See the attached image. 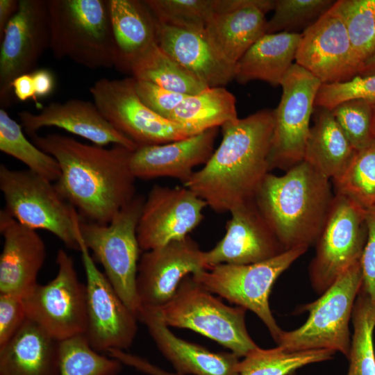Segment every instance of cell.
<instances>
[{
  "label": "cell",
  "instance_id": "1",
  "mask_svg": "<svg viewBox=\"0 0 375 375\" xmlns=\"http://www.w3.org/2000/svg\"><path fill=\"white\" fill-rule=\"evenodd\" d=\"M31 137L59 163L61 174L55 185L81 219L107 224L137 195L130 167L133 151L90 145L58 133Z\"/></svg>",
  "mask_w": 375,
  "mask_h": 375
},
{
  "label": "cell",
  "instance_id": "2",
  "mask_svg": "<svg viewBox=\"0 0 375 375\" xmlns=\"http://www.w3.org/2000/svg\"><path fill=\"white\" fill-rule=\"evenodd\" d=\"M273 110L263 109L222 126V140L203 167L183 186L213 211L224 213L253 201L270 172Z\"/></svg>",
  "mask_w": 375,
  "mask_h": 375
},
{
  "label": "cell",
  "instance_id": "3",
  "mask_svg": "<svg viewBox=\"0 0 375 375\" xmlns=\"http://www.w3.org/2000/svg\"><path fill=\"white\" fill-rule=\"evenodd\" d=\"M333 197L330 179L303 160L283 175L269 172L254 201L287 251L316 242Z\"/></svg>",
  "mask_w": 375,
  "mask_h": 375
},
{
  "label": "cell",
  "instance_id": "4",
  "mask_svg": "<svg viewBox=\"0 0 375 375\" xmlns=\"http://www.w3.org/2000/svg\"><path fill=\"white\" fill-rule=\"evenodd\" d=\"M50 47L90 69L111 68L116 60L108 0H47Z\"/></svg>",
  "mask_w": 375,
  "mask_h": 375
},
{
  "label": "cell",
  "instance_id": "5",
  "mask_svg": "<svg viewBox=\"0 0 375 375\" xmlns=\"http://www.w3.org/2000/svg\"><path fill=\"white\" fill-rule=\"evenodd\" d=\"M0 190L4 210L22 224L53 234L65 245L80 251V216L55 184L29 169L0 165Z\"/></svg>",
  "mask_w": 375,
  "mask_h": 375
},
{
  "label": "cell",
  "instance_id": "6",
  "mask_svg": "<svg viewBox=\"0 0 375 375\" xmlns=\"http://www.w3.org/2000/svg\"><path fill=\"white\" fill-rule=\"evenodd\" d=\"M145 201L137 194L107 224L80 218L81 237L88 249L102 265L110 284L137 317L142 308L136 278L140 249L137 227Z\"/></svg>",
  "mask_w": 375,
  "mask_h": 375
},
{
  "label": "cell",
  "instance_id": "7",
  "mask_svg": "<svg viewBox=\"0 0 375 375\" xmlns=\"http://www.w3.org/2000/svg\"><path fill=\"white\" fill-rule=\"evenodd\" d=\"M156 309L169 327L196 331L229 349L239 358L259 347L247 331V310L226 305L196 283L192 274L182 280L168 303Z\"/></svg>",
  "mask_w": 375,
  "mask_h": 375
},
{
  "label": "cell",
  "instance_id": "8",
  "mask_svg": "<svg viewBox=\"0 0 375 375\" xmlns=\"http://www.w3.org/2000/svg\"><path fill=\"white\" fill-rule=\"evenodd\" d=\"M362 283L360 260L345 271L317 300L306 304V322L284 331L277 344L288 351L329 349L348 357L349 324Z\"/></svg>",
  "mask_w": 375,
  "mask_h": 375
},
{
  "label": "cell",
  "instance_id": "9",
  "mask_svg": "<svg viewBox=\"0 0 375 375\" xmlns=\"http://www.w3.org/2000/svg\"><path fill=\"white\" fill-rule=\"evenodd\" d=\"M307 249L306 247L293 248L271 259L253 264H219L192 276L207 291L254 312L277 343L283 330L272 313L269 297L278 276Z\"/></svg>",
  "mask_w": 375,
  "mask_h": 375
},
{
  "label": "cell",
  "instance_id": "10",
  "mask_svg": "<svg viewBox=\"0 0 375 375\" xmlns=\"http://www.w3.org/2000/svg\"><path fill=\"white\" fill-rule=\"evenodd\" d=\"M365 214L352 201L334 194L309 267L312 286L318 293L360 260L367 237Z\"/></svg>",
  "mask_w": 375,
  "mask_h": 375
},
{
  "label": "cell",
  "instance_id": "11",
  "mask_svg": "<svg viewBox=\"0 0 375 375\" xmlns=\"http://www.w3.org/2000/svg\"><path fill=\"white\" fill-rule=\"evenodd\" d=\"M135 83L133 77L102 78L93 84L90 92L102 115L138 147L166 144L198 134L147 107L139 99Z\"/></svg>",
  "mask_w": 375,
  "mask_h": 375
},
{
  "label": "cell",
  "instance_id": "12",
  "mask_svg": "<svg viewBox=\"0 0 375 375\" xmlns=\"http://www.w3.org/2000/svg\"><path fill=\"white\" fill-rule=\"evenodd\" d=\"M54 278L37 284L23 301L27 318L61 341L85 333L86 288L78 278L72 257L65 250H58Z\"/></svg>",
  "mask_w": 375,
  "mask_h": 375
},
{
  "label": "cell",
  "instance_id": "13",
  "mask_svg": "<svg viewBox=\"0 0 375 375\" xmlns=\"http://www.w3.org/2000/svg\"><path fill=\"white\" fill-rule=\"evenodd\" d=\"M321 85L316 77L296 63L284 77L280 102L273 110L270 171L277 168L286 172L303 160L310 118Z\"/></svg>",
  "mask_w": 375,
  "mask_h": 375
},
{
  "label": "cell",
  "instance_id": "14",
  "mask_svg": "<svg viewBox=\"0 0 375 375\" xmlns=\"http://www.w3.org/2000/svg\"><path fill=\"white\" fill-rule=\"evenodd\" d=\"M80 251L86 276L87 328L90 346L98 352L124 350L133 344L138 320L96 266L78 235Z\"/></svg>",
  "mask_w": 375,
  "mask_h": 375
},
{
  "label": "cell",
  "instance_id": "15",
  "mask_svg": "<svg viewBox=\"0 0 375 375\" xmlns=\"http://www.w3.org/2000/svg\"><path fill=\"white\" fill-rule=\"evenodd\" d=\"M1 42L0 102L6 106L12 81L34 72L50 47L47 0H19L18 10L6 25Z\"/></svg>",
  "mask_w": 375,
  "mask_h": 375
},
{
  "label": "cell",
  "instance_id": "16",
  "mask_svg": "<svg viewBox=\"0 0 375 375\" xmlns=\"http://www.w3.org/2000/svg\"><path fill=\"white\" fill-rule=\"evenodd\" d=\"M206 203L189 188L154 185L137 227L141 250L148 251L189 235L203 219Z\"/></svg>",
  "mask_w": 375,
  "mask_h": 375
},
{
  "label": "cell",
  "instance_id": "17",
  "mask_svg": "<svg viewBox=\"0 0 375 375\" xmlns=\"http://www.w3.org/2000/svg\"><path fill=\"white\" fill-rule=\"evenodd\" d=\"M294 63L322 84L347 81L358 76L362 67L344 22L332 7L301 33Z\"/></svg>",
  "mask_w": 375,
  "mask_h": 375
},
{
  "label": "cell",
  "instance_id": "18",
  "mask_svg": "<svg viewBox=\"0 0 375 375\" xmlns=\"http://www.w3.org/2000/svg\"><path fill=\"white\" fill-rule=\"evenodd\" d=\"M208 269L204 251L190 235L144 251L136 278L142 307L162 306L173 298L185 277Z\"/></svg>",
  "mask_w": 375,
  "mask_h": 375
},
{
  "label": "cell",
  "instance_id": "19",
  "mask_svg": "<svg viewBox=\"0 0 375 375\" xmlns=\"http://www.w3.org/2000/svg\"><path fill=\"white\" fill-rule=\"evenodd\" d=\"M230 213L223 238L204 251L208 269L219 264L257 263L285 251L254 200L235 207Z\"/></svg>",
  "mask_w": 375,
  "mask_h": 375
},
{
  "label": "cell",
  "instance_id": "20",
  "mask_svg": "<svg viewBox=\"0 0 375 375\" xmlns=\"http://www.w3.org/2000/svg\"><path fill=\"white\" fill-rule=\"evenodd\" d=\"M24 131L32 136L44 127L62 128L93 142L124 146L135 151L138 146L115 128L101 113L94 102L72 99L51 102L37 114L24 110L17 114Z\"/></svg>",
  "mask_w": 375,
  "mask_h": 375
},
{
  "label": "cell",
  "instance_id": "21",
  "mask_svg": "<svg viewBox=\"0 0 375 375\" xmlns=\"http://www.w3.org/2000/svg\"><path fill=\"white\" fill-rule=\"evenodd\" d=\"M3 246L0 256V293L24 297L38 284L45 244L36 230L24 226L4 209L0 210Z\"/></svg>",
  "mask_w": 375,
  "mask_h": 375
},
{
  "label": "cell",
  "instance_id": "22",
  "mask_svg": "<svg viewBox=\"0 0 375 375\" xmlns=\"http://www.w3.org/2000/svg\"><path fill=\"white\" fill-rule=\"evenodd\" d=\"M218 128L172 142L139 147L132 152L130 167L136 178L169 177L183 184L205 165L214 152Z\"/></svg>",
  "mask_w": 375,
  "mask_h": 375
},
{
  "label": "cell",
  "instance_id": "23",
  "mask_svg": "<svg viewBox=\"0 0 375 375\" xmlns=\"http://www.w3.org/2000/svg\"><path fill=\"white\" fill-rule=\"evenodd\" d=\"M162 355L181 375H239V357L215 353L175 335L153 308L142 306L138 317Z\"/></svg>",
  "mask_w": 375,
  "mask_h": 375
},
{
  "label": "cell",
  "instance_id": "24",
  "mask_svg": "<svg viewBox=\"0 0 375 375\" xmlns=\"http://www.w3.org/2000/svg\"><path fill=\"white\" fill-rule=\"evenodd\" d=\"M157 44L208 87H224L234 80V67L212 48L205 28L178 27L158 22Z\"/></svg>",
  "mask_w": 375,
  "mask_h": 375
},
{
  "label": "cell",
  "instance_id": "25",
  "mask_svg": "<svg viewBox=\"0 0 375 375\" xmlns=\"http://www.w3.org/2000/svg\"><path fill=\"white\" fill-rule=\"evenodd\" d=\"M275 0H246L233 10L213 15L205 26L206 37L217 54L229 65L235 64L266 33V13Z\"/></svg>",
  "mask_w": 375,
  "mask_h": 375
},
{
  "label": "cell",
  "instance_id": "26",
  "mask_svg": "<svg viewBox=\"0 0 375 375\" xmlns=\"http://www.w3.org/2000/svg\"><path fill=\"white\" fill-rule=\"evenodd\" d=\"M116 46L115 67L130 72L133 62L157 43L158 20L144 0H108Z\"/></svg>",
  "mask_w": 375,
  "mask_h": 375
},
{
  "label": "cell",
  "instance_id": "27",
  "mask_svg": "<svg viewBox=\"0 0 375 375\" xmlns=\"http://www.w3.org/2000/svg\"><path fill=\"white\" fill-rule=\"evenodd\" d=\"M0 375H59V341L27 318L0 349Z\"/></svg>",
  "mask_w": 375,
  "mask_h": 375
},
{
  "label": "cell",
  "instance_id": "28",
  "mask_svg": "<svg viewBox=\"0 0 375 375\" xmlns=\"http://www.w3.org/2000/svg\"><path fill=\"white\" fill-rule=\"evenodd\" d=\"M301 33L280 32L264 34L238 61L234 80L240 84L262 81L281 86L295 61Z\"/></svg>",
  "mask_w": 375,
  "mask_h": 375
},
{
  "label": "cell",
  "instance_id": "29",
  "mask_svg": "<svg viewBox=\"0 0 375 375\" xmlns=\"http://www.w3.org/2000/svg\"><path fill=\"white\" fill-rule=\"evenodd\" d=\"M313 115L303 161L331 180L345 169L356 150L331 110L315 107Z\"/></svg>",
  "mask_w": 375,
  "mask_h": 375
},
{
  "label": "cell",
  "instance_id": "30",
  "mask_svg": "<svg viewBox=\"0 0 375 375\" xmlns=\"http://www.w3.org/2000/svg\"><path fill=\"white\" fill-rule=\"evenodd\" d=\"M237 119L235 97L224 87H208L186 96L168 117L198 133Z\"/></svg>",
  "mask_w": 375,
  "mask_h": 375
},
{
  "label": "cell",
  "instance_id": "31",
  "mask_svg": "<svg viewBox=\"0 0 375 375\" xmlns=\"http://www.w3.org/2000/svg\"><path fill=\"white\" fill-rule=\"evenodd\" d=\"M130 73L135 80L149 82L185 95L197 94L208 88L157 43L133 62Z\"/></svg>",
  "mask_w": 375,
  "mask_h": 375
},
{
  "label": "cell",
  "instance_id": "32",
  "mask_svg": "<svg viewBox=\"0 0 375 375\" xmlns=\"http://www.w3.org/2000/svg\"><path fill=\"white\" fill-rule=\"evenodd\" d=\"M333 193L365 210L375 207V139L356 150L345 169L331 179Z\"/></svg>",
  "mask_w": 375,
  "mask_h": 375
},
{
  "label": "cell",
  "instance_id": "33",
  "mask_svg": "<svg viewBox=\"0 0 375 375\" xmlns=\"http://www.w3.org/2000/svg\"><path fill=\"white\" fill-rule=\"evenodd\" d=\"M0 150L25 164L28 169L53 182L61 174L56 159L31 142L24 135L22 126L0 109Z\"/></svg>",
  "mask_w": 375,
  "mask_h": 375
},
{
  "label": "cell",
  "instance_id": "34",
  "mask_svg": "<svg viewBox=\"0 0 375 375\" xmlns=\"http://www.w3.org/2000/svg\"><path fill=\"white\" fill-rule=\"evenodd\" d=\"M335 353L329 349L288 351L279 346L258 347L240 361L239 375H291L307 365L331 360Z\"/></svg>",
  "mask_w": 375,
  "mask_h": 375
},
{
  "label": "cell",
  "instance_id": "35",
  "mask_svg": "<svg viewBox=\"0 0 375 375\" xmlns=\"http://www.w3.org/2000/svg\"><path fill=\"white\" fill-rule=\"evenodd\" d=\"M351 318L353 332L346 375H375V301L362 288L356 299Z\"/></svg>",
  "mask_w": 375,
  "mask_h": 375
},
{
  "label": "cell",
  "instance_id": "36",
  "mask_svg": "<svg viewBox=\"0 0 375 375\" xmlns=\"http://www.w3.org/2000/svg\"><path fill=\"white\" fill-rule=\"evenodd\" d=\"M122 366L93 349L85 335L59 341V375H117Z\"/></svg>",
  "mask_w": 375,
  "mask_h": 375
},
{
  "label": "cell",
  "instance_id": "37",
  "mask_svg": "<svg viewBox=\"0 0 375 375\" xmlns=\"http://www.w3.org/2000/svg\"><path fill=\"white\" fill-rule=\"evenodd\" d=\"M332 9L344 22L362 66L375 50V0H338Z\"/></svg>",
  "mask_w": 375,
  "mask_h": 375
},
{
  "label": "cell",
  "instance_id": "38",
  "mask_svg": "<svg viewBox=\"0 0 375 375\" xmlns=\"http://www.w3.org/2000/svg\"><path fill=\"white\" fill-rule=\"evenodd\" d=\"M158 22L184 28H205L219 12V0H144Z\"/></svg>",
  "mask_w": 375,
  "mask_h": 375
},
{
  "label": "cell",
  "instance_id": "39",
  "mask_svg": "<svg viewBox=\"0 0 375 375\" xmlns=\"http://www.w3.org/2000/svg\"><path fill=\"white\" fill-rule=\"evenodd\" d=\"M332 0H275L274 14L267 20L266 33H300L325 14L334 4Z\"/></svg>",
  "mask_w": 375,
  "mask_h": 375
},
{
  "label": "cell",
  "instance_id": "40",
  "mask_svg": "<svg viewBox=\"0 0 375 375\" xmlns=\"http://www.w3.org/2000/svg\"><path fill=\"white\" fill-rule=\"evenodd\" d=\"M375 104L362 99L343 101L331 110L355 150L375 139Z\"/></svg>",
  "mask_w": 375,
  "mask_h": 375
},
{
  "label": "cell",
  "instance_id": "41",
  "mask_svg": "<svg viewBox=\"0 0 375 375\" xmlns=\"http://www.w3.org/2000/svg\"><path fill=\"white\" fill-rule=\"evenodd\" d=\"M356 99L375 104V75H358L345 82L322 84L315 98V107L332 110L343 101Z\"/></svg>",
  "mask_w": 375,
  "mask_h": 375
},
{
  "label": "cell",
  "instance_id": "42",
  "mask_svg": "<svg viewBox=\"0 0 375 375\" xmlns=\"http://www.w3.org/2000/svg\"><path fill=\"white\" fill-rule=\"evenodd\" d=\"M135 81L136 93L140 101L155 113L167 119L188 96L169 91L149 82Z\"/></svg>",
  "mask_w": 375,
  "mask_h": 375
},
{
  "label": "cell",
  "instance_id": "43",
  "mask_svg": "<svg viewBox=\"0 0 375 375\" xmlns=\"http://www.w3.org/2000/svg\"><path fill=\"white\" fill-rule=\"evenodd\" d=\"M26 319L22 297L0 293V349L10 342Z\"/></svg>",
  "mask_w": 375,
  "mask_h": 375
},
{
  "label": "cell",
  "instance_id": "44",
  "mask_svg": "<svg viewBox=\"0 0 375 375\" xmlns=\"http://www.w3.org/2000/svg\"><path fill=\"white\" fill-rule=\"evenodd\" d=\"M367 241L360 258L361 288L375 301V207L366 210Z\"/></svg>",
  "mask_w": 375,
  "mask_h": 375
},
{
  "label": "cell",
  "instance_id": "45",
  "mask_svg": "<svg viewBox=\"0 0 375 375\" xmlns=\"http://www.w3.org/2000/svg\"><path fill=\"white\" fill-rule=\"evenodd\" d=\"M108 353L109 356L119 360L122 365L132 367L148 375H181L163 369L143 358L127 353L124 350L110 349Z\"/></svg>",
  "mask_w": 375,
  "mask_h": 375
},
{
  "label": "cell",
  "instance_id": "46",
  "mask_svg": "<svg viewBox=\"0 0 375 375\" xmlns=\"http://www.w3.org/2000/svg\"><path fill=\"white\" fill-rule=\"evenodd\" d=\"M15 97L21 101L33 99L37 102L32 74H26L17 77L12 83Z\"/></svg>",
  "mask_w": 375,
  "mask_h": 375
},
{
  "label": "cell",
  "instance_id": "47",
  "mask_svg": "<svg viewBox=\"0 0 375 375\" xmlns=\"http://www.w3.org/2000/svg\"><path fill=\"white\" fill-rule=\"evenodd\" d=\"M31 74L37 97H44L52 92L54 88V78L49 69H35Z\"/></svg>",
  "mask_w": 375,
  "mask_h": 375
},
{
  "label": "cell",
  "instance_id": "48",
  "mask_svg": "<svg viewBox=\"0 0 375 375\" xmlns=\"http://www.w3.org/2000/svg\"><path fill=\"white\" fill-rule=\"evenodd\" d=\"M19 8V0H0V38L4 29L17 12Z\"/></svg>",
  "mask_w": 375,
  "mask_h": 375
},
{
  "label": "cell",
  "instance_id": "49",
  "mask_svg": "<svg viewBox=\"0 0 375 375\" xmlns=\"http://www.w3.org/2000/svg\"><path fill=\"white\" fill-rule=\"evenodd\" d=\"M375 75V50L364 62L359 76Z\"/></svg>",
  "mask_w": 375,
  "mask_h": 375
},
{
  "label": "cell",
  "instance_id": "50",
  "mask_svg": "<svg viewBox=\"0 0 375 375\" xmlns=\"http://www.w3.org/2000/svg\"><path fill=\"white\" fill-rule=\"evenodd\" d=\"M291 375H294V374H291Z\"/></svg>",
  "mask_w": 375,
  "mask_h": 375
},
{
  "label": "cell",
  "instance_id": "51",
  "mask_svg": "<svg viewBox=\"0 0 375 375\" xmlns=\"http://www.w3.org/2000/svg\"><path fill=\"white\" fill-rule=\"evenodd\" d=\"M374 108H375V106H374Z\"/></svg>",
  "mask_w": 375,
  "mask_h": 375
}]
</instances>
